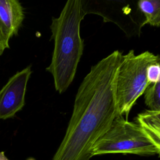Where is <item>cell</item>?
<instances>
[{
    "mask_svg": "<svg viewBox=\"0 0 160 160\" xmlns=\"http://www.w3.org/2000/svg\"><path fill=\"white\" fill-rule=\"evenodd\" d=\"M138 6L146 18L140 28L146 24L155 27L160 26L159 0H140L138 2Z\"/></svg>",
    "mask_w": 160,
    "mask_h": 160,
    "instance_id": "obj_8",
    "label": "cell"
},
{
    "mask_svg": "<svg viewBox=\"0 0 160 160\" xmlns=\"http://www.w3.org/2000/svg\"><path fill=\"white\" fill-rule=\"evenodd\" d=\"M24 19V9L19 1L0 0V29L8 44L18 35Z\"/></svg>",
    "mask_w": 160,
    "mask_h": 160,
    "instance_id": "obj_6",
    "label": "cell"
},
{
    "mask_svg": "<svg viewBox=\"0 0 160 160\" xmlns=\"http://www.w3.org/2000/svg\"><path fill=\"white\" fill-rule=\"evenodd\" d=\"M32 73L28 66L11 76L0 89V119L13 118L25 104L28 81Z\"/></svg>",
    "mask_w": 160,
    "mask_h": 160,
    "instance_id": "obj_5",
    "label": "cell"
},
{
    "mask_svg": "<svg viewBox=\"0 0 160 160\" xmlns=\"http://www.w3.org/2000/svg\"><path fill=\"white\" fill-rule=\"evenodd\" d=\"M157 62L159 56L148 51L136 55L132 49L122 56L116 82L117 116L125 114L128 120L132 106L149 86L148 67Z\"/></svg>",
    "mask_w": 160,
    "mask_h": 160,
    "instance_id": "obj_3",
    "label": "cell"
},
{
    "mask_svg": "<svg viewBox=\"0 0 160 160\" xmlns=\"http://www.w3.org/2000/svg\"><path fill=\"white\" fill-rule=\"evenodd\" d=\"M0 160H9L5 156L4 152H0Z\"/></svg>",
    "mask_w": 160,
    "mask_h": 160,
    "instance_id": "obj_12",
    "label": "cell"
},
{
    "mask_svg": "<svg viewBox=\"0 0 160 160\" xmlns=\"http://www.w3.org/2000/svg\"><path fill=\"white\" fill-rule=\"evenodd\" d=\"M144 92V102L149 110L160 111V81L149 85Z\"/></svg>",
    "mask_w": 160,
    "mask_h": 160,
    "instance_id": "obj_9",
    "label": "cell"
},
{
    "mask_svg": "<svg viewBox=\"0 0 160 160\" xmlns=\"http://www.w3.org/2000/svg\"><path fill=\"white\" fill-rule=\"evenodd\" d=\"M136 119V123L160 147V111L146 110L138 114Z\"/></svg>",
    "mask_w": 160,
    "mask_h": 160,
    "instance_id": "obj_7",
    "label": "cell"
},
{
    "mask_svg": "<svg viewBox=\"0 0 160 160\" xmlns=\"http://www.w3.org/2000/svg\"><path fill=\"white\" fill-rule=\"evenodd\" d=\"M8 48H9V44L6 42L0 29V56H1L4 53L5 49Z\"/></svg>",
    "mask_w": 160,
    "mask_h": 160,
    "instance_id": "obj_11",
    "label": "cell"
},
{
    "mask_svg": "<svg viewBox=\"0 0 160 160\" xmlns=\"http://www.w3.org/2000/svg\"><path fill=\"white\" fill-rule=\"evenodd\" d=\"M118 50L91 66L81 83L65 136L52 160H89L95 142L117 116L116 82L122 59Z\"/></svg>",
    "mask_w": 160,
    "mask_h": 160,
    "instance_id": "obj_1",
    "label": "cell"
},
{
    "mask_svg": "<svg viewBox=\"0 0 160 160\" xmlns=\"http://www.w3.org/2000/svg\"><path fill=\"white\" fill-rule=\"evenodd\" d=\"M27 160H35L34 158H29L28 159H27Z\"/></svg>",
    "mask_w": 160,
    "mask_h": 160,
    "instance_id": "obj_13",
    "label": "cell"
},
{
    "mask_svg": "<svg viewBox=\"0 0 160 160\" xmlns=\"http://www.w3.org/2000/svg\"><path fill=\"white\" fill-rule=\"evenodd\" d=\"M147 80L148 85L154 84L160 81L159 62L150 64L147 68Z\"/></svg>",
    "mask_w": 160,
    "mask_h": 160,
    "instance_id": "obj_10",
    "label": "cell"
},
{
    "mask_svg": "<svg viewBox=\"0 0 160 160\" xmlns=\"http://www.w3.org/2000/svg\"><path fill=\"white\" fill-rule=\"evenodd\" d=\"M86 12L81 0H68L59 16L52 18L50 25L54 40L51 62L46 70L54 79L56 90L61 94L72 82L84 50L80 24Z\"/></svg>",
    "mask_w": 160,
    "mask_h": 160,
    "instance_id": "obj_2",
    "label": "cell"
},
{
    "mask_svg": "<svg viewBox=\"0 0 160 160\" xmlns=\"http://www.w3.org/2000/svg\"><path fill=\"white\" fill-rule=\"evenodd\" d=\"M158 146L141 126L123 116H116L106 132L95 142L92 155L106 154H159Z\"/></svg>",
    "mask_w": 160,
    "mask_h": 160,
    "instance_id": "obj_4",
    "label": "cell"
}]
</instances>
